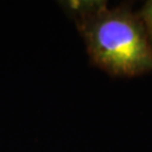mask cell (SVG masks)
<instances>
[{
    "mask_svg": "<svg viewBox=\"0 0 152 152\" xmlns=\"http://www.w3.org/2000/svg\"><path fill=\"white\" fill-rule=\"evenodd\" d=\"M60 5L76 23L94 65L123 78L152 72V45L140 14L130 6L110 8L102 0H69Z\"/></svg>",
    "mask_w": 152,
    "mask_h": 152,
    "instance_id": "cell-1",
    "label": "cell"
},
{
    "mask_svg": "<svg viewBox=\"0 0 152 152\" xmlns=\"http://www.w3.org/2000/svg\"><path fill=\"white\" fill-rule=\"evenodd\" d=\"M140 16H141L142 20L144 23L148 36H149L150 43L152 45V0L145 2V5L142 8V11L140 12Z\"/></svg>",
    "mask_w": 152,
    "mask_h": 152,
    "instance_id": "cell-2",
    "label": "cell"
}]
</instances>
